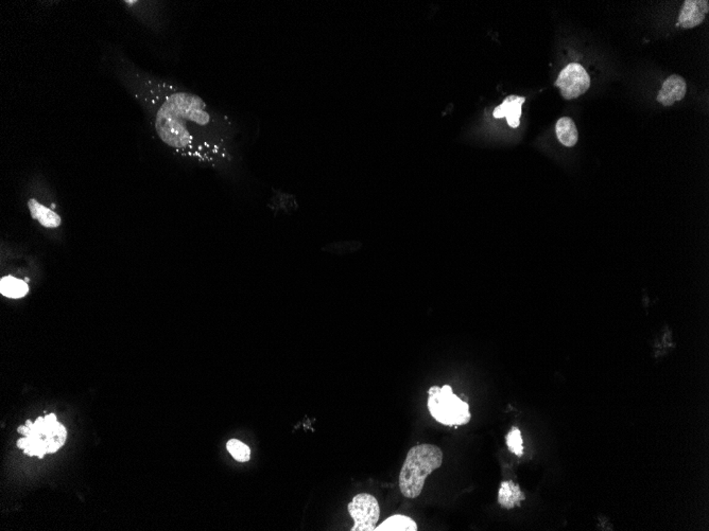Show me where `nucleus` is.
<instances>
[{"instance_id": "nucleus-16", "label": "nucleus", "mask_w": 709, "mask_h": 531, "mask_svg": "<svg viewBox=\"0 0 709 531\" xmlns=\"http://www.w3.org/2000/svg\"><path fill=\"white\" fill-rule=\"evenodd\" d=\"M269 208L275 211V213L277 211H285L287 213H293V211L297 209V199L291 194L274 190V195L271 197Z\"/></svg>"}, {"instance_id": "nucleus-12", "label": "nucleus", "mask_w": 709, "mask_h": 531, "mask_svg": "<svg viewBox=\"0 0 709 531\" xmlns=\"http://www.w3.org/2000/svg\"><path fill=\"white\" fill-rule=\"evenodd\" d=\"M555 132L558 139L563 146L567 148L575 146L579 139L577 127L573 119L563 117L556 122Z\"/></svg>"}, {"instance_id": "nucleus-15", "label": "nucleus", "mask_w": 709, "mask_h": 531, "mask_svg": "<svg viewBox=\"0 0 709 531\" xmlns=\"http://www.w3.org/2000/svg\"><path fill=\"white\" fill-rule=\"evenodd\" d=\"M44 437L45 442L48 446V453H54L65 444L67 431L61 423L56 422V424L49 427Z\"/></svg>"}, {"instance_id": "nucleus-18", "label": "nucleus", "mask_w": 709, "mask_h": 531, "mask_svg": "<svg viewBox=\"0 0 709 531\" xmlns=\"http://www.w3.org/2000/svg\"><path fill=\"white\" fill-rule=\"evenodd\" d=\"M509 450L514 453L516 456H522L524 453V442H522V433L517 429L513 427L512 431L505 437Z\"/></svg>"}, {"instance_id": "nucleus-11", "label": "nucleus", "mask_w": 709, "mask_h": 531, "mask_svg": "<svg viewBox=\"0 0 709 531\" xmlns=\"http://www.w3.org/2000/svg\"><path fill=\"white\" fill-rule=\"evenodd\" d=\"M525 495L513 481H503L498 492V501L503 508L511 509L524 501Z\"/></svg>"}, {"instance_id": "nucleus-8", "label": "nucleus", "mask_w": 709, "mask_h": 531, "mask_svg": "<svg viewBox=\"0 0 709 531\" xmlns=\"http://www.w3.org/2000/svg\"><path fill=\"white\" fill-rule=\"evenodd\" d=\"M708 9L706 0H687L681 8L677 25L685 29L695 28L704 21Z\"/></svg>"}, {"instance_id": "nucleus-9", "label": "nucleus", "mask_w": 709, "mask_h": 531, "mask_svg": "<svg viewBox=\"0 0 709 531\" xmlns=\"http://www.w3.org/2000/svg\"><path fill=\"white\" fill-rule=\"evenodd\" d=\"M686 91V81L681 76L673 74L664 82L663 87L658 94L657 101L664 107H671L675 102L684 99Z\"/></svg>"}, {"instance_id": "nucleus-5", "label": "nucleus", "mask_w": 709, "mask_h": 531, "mask_svg": "<svg viewBox=\"0 0 709 531\" xmlns=\"http://www.w3.org/2000/svg\"><path fill=\"white\" fill-rule=\"evenodd\" d=\"M348 513L354 520V524L352 531H374L376 529L381 507L377 499L372 495L360 493L354 495L352 501L348 503Z\"/></svg>"}, {"instance_id": "nucleus-14", "label": "nucleus", "mask_w": 709, "mask_h": 531, "mask_svg": "<svg viewBox=\"0 0 709 531\" xmlns=\"http://www.w3.org/2000/svg\"><path fill=\"white\" fill-rule=\"evenodd\" d=\"M28 292V284L17 278L3 277L0 281V293L6 297L17 299L26 296Z\"/></svg>"}, {"instance_id": "nucleus-2", "label": "nucleus", "mask_w": 709, "mask_h": 531, "mask_svg": "<svg viewBox=\"0 0 709 531\" xmlns=\"http://www.w3.org/2000/svg\"><path fill=\"white\" fill-rule=\"evenodd\" d=\"M443 452L434 444H417L410 448L399 474V489L407 499L422 493L426 478L442 466Z\"/></svg>"}, {"instance_id": "nucleus-19", "label": "nucleus", "mask_w": 709, "mask_h": 531, "mask_svg": "<svg viewBox=\"0 0 709 531\" xmlns=\"http://www.w3.org/2000/svg\"><path fill=\"white\" fill-rule=\"evenodd\" d=\"M29 444H30V442H29L28 437L26 436L19 439V442H17V446H19V448H23V450L28 448Z\"/></svg>"}, {"instance_id": "nucleus-4", "label": "nucleus", "mask_w": 709, "mask_h": 531, "mask_svg": "<svg viewBox=\"0 0 709 531\" xmlns=\"http://www.w3.org/2000/svg\"><path fill=\"white\" fill-rule=\"evenodd\" d=\"M121 7L137 23L156 35L164 34L168 28L167 5L156 0H121Z\"/></svg>"}, {"instance_id": "nucleus-17", "label": "nucleus", "mask_w": 709, "mask_h": 531, "mask_svg": "<svg viewBox=\"0 0 709 531\" xmlns=\"http://www.w3.org/2000/svg\"><path fill=\"white\" fill-rule=\"evenodd\" d=\"M227 451L234 459L239 462H246L251 458V448L238 439H231L226 444Z\"/></svg>"}, {"instance_id": "nucleus-3", "label": "nucleus", "mask_w": 709, "mask_h": 531, "mask_svg": "<svg viewBox=\"0 0 709 531\" xmlns=\"http://www.w3.org/2000/svg\"><path fill=\"white\" fill-rule=\"evenodd\" d=\"M428 409L438 422L448 426L466 424L471 420L469 407L454 395L449 385L434 386L428 391Z\"/></svg>"}, {"instance_id": "nucleus-7", "label": "nucleus", "mask_w": 709, "mask_h": 531, "mask_svg": "<svg viewBox=\"0 0 709 531\" xmlns=\"http://www.w3.org/2000/svg\"><path fill=\"white\" fill-rule=\"evenodd\" d=\"M27 208L30 217L43 228L56 230L62 226V217L56 210L54 204L47 205L37 197H31L27 201Z\"/></svg>"}, {"instance_id": "nucleus-1", "label": "nucleus", "mask_w": 709, "mask_h": 531, "mask_svg": "<svg viewBox=\"0 0 709 531\" xmlns=\"http://www.w3.org/2000/svg\"><path fill=\"white\" fill-rule=\"evenodd\" d=\"M103 66L142 107L156 138L172 155L227 177L237 174L239 127L181 84L147 72L115 45H107Z\"/></svg>"}, {"instance_id": "nucleus-10", "label": "nucleus", "mask_w": 709, "mask_h": 531, "mask_svg": "<svg viewBox=\"0 0 709 531\" xmlns=\"http://www.w3.org/2000/svg\"><path fill=\"white\" fill-rule=\"evenodd\" d=\"M526 101V98L518 97V96H509L501 105L494 109L493 116L495 118H507L508 124L513 129H516L520 124V117H522V107Z\"/></svg>"}, {"instance_id": "nucleus-13", "label": "nucleus", "mask_w": 709, "mask_h": 531, "mask_svg": "<svg viewBox=\"0 0 709 531\" xmlns=\"http://www.w3.org/2000/svg\"><path fill=\"white\" fill-rule=\"evenodd\" d=\"M376 531H416L417 525L414 520L406 515L395 514L387 519L379 526H376Z\"/></svg>"}, {"instance_id": "nucleus-20", "label": "nucleus", "mask_w": 709, "mask_h": 531, "mask_svg": "<svg viewBox=\"0 0 709 531\" xmlns=\"http://www.w3.org/2000/svg\"><path fill=\"white\" fill-rule=\"evenodd\" d=\"M30 427L27 426L26 424L21 425V426H19V429H17V432H19V434L23 435V436H28L29 433H30Z\"/></svg>"}, {"instance_id": "nucleus-6", "label": "nucleus", "mask_w": 709, "mask_h": 531, "mask_svg": "<svg viewBox=\"0 0 709 531\" xmlns=\"http://www.w3.org/2000/svg\"><path fill=\"white\" fill-rule=\"evenodd\" d=\"M555 86L561 90L564 99H577L589 90L591 78L582 65L573 63L562 70Z\"/></svg>"}]
</instances>
